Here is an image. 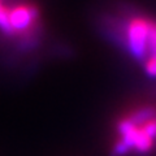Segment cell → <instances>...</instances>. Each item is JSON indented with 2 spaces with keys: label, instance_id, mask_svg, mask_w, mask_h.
<instances>
[{
  "label": "cell",
  "instance_id": "6da1fadb",
  "mask_svg": "<svg viewBox=\"0 0 156 156\" xmlns=\"http://www.w3.org/2000/svg\"><path fill=\"white\" fill-rule=\"evenodd\" d=\"M120 139L116 142L112 156H125L131 151L146 155L156 147V108L140 107L117 122Z\"/></svg>",
  "mask_w": 156,
  "mask_h": 156
},
{
  "label": "cell",
  "instance_id": "7a4b0ae2",
  "mask_svg": "<svg viewBox=\"0 0 156 156\" xmlns=\"http://www.w3.org/2000/svg\"><path fill=\"white\" fill-rule=\"evenodd\" d=\"M120 21V25L116 26L117 41L122 43L130 55L143 62L151 55L152 31L156 21L143 14H131Z\"/></svg>",
  "mask_w": 156,
  "mask_h": 156
}]
</instances>
